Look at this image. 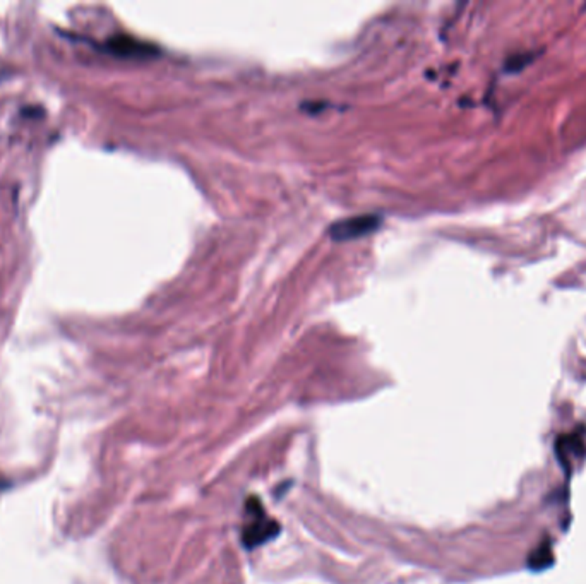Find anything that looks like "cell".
I'll return each mask as SVG.
<instances>
[{"instance_id": "obj_1", "label": "cell", "mask_w": 586, "mask_h": 584, "mask_svg": "<svg viewBox=\"0 0 586 584\" xmlns=\"http://www.w3.org/2000/svg\"><path fill=\"white\" fill-rule=\"evenodd\" d=\"M381 218L372 215L353 216V218L338 221L336 225L331 226L329 233L334 240H353L358 236H365L379 228Z\"/></svg>"}, {"instance_id": "obj_3", "label": "cell", "mask_w": 586, "mask_h": 584, "mask_svg": "<svg viewBox=\"0 0 586 584\" xmlns=\"http://www.w3.org/2000/svg\"><path fill=\"white\" fill-rule=\"evenodd\" d=\"M557 454H559V461L566 466V463L571 459H580L585 454V441L583 435L574 432V434L561 435L557 439Z\"/></svg>"}, {"instance_id": "obj_2", "label": "cell", "mask_w": 586, "mask_h": 584, "mask_svg": "<svg viewBox=\"0 0 586 584\" xmlns=\"http://www.w3.org/2000/svg\"><path fill=\"white\" fill-rule=\"evenodd\" d=\"M106 48L119 57H150L151 53L156 51V48L151 47V45L136 40V38L126 36V34L110 38L106 41Z\"/></svg>"}]
</instances>
